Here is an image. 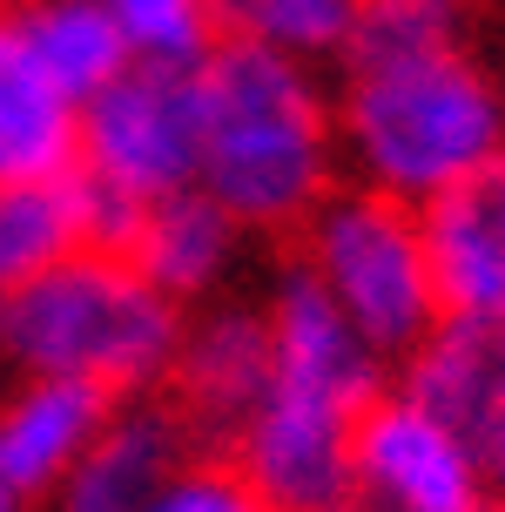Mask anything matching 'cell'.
<instances>
[{"mask_svg":"<svg viewBox=\"0 0 505 512\" xmlns=\"http://www.w3.org/2000/svg\"><path fill=\"white\" fill-rule=\"evenodd\" d=\"M263 324L270 378L223 438V459L277 512H337L351 499L357 418L384 391V358L297 263L263 290Z\"/></svg>","mask_w":505,"mask_h":512,"instance_id":"obj_1","label":"cell"},{"mask_svg":"<svg viewBox=\"0 0 505 512\" xmlns=\"http://www.w3.org/2000/svg\"><path fill=\"white\" fill-rule=\"evenodd\" d=\"M202 88V169L196 189L223 203L250 236L303 230L337 189V102L324 68L283 61L223 34L196 61Z\"/></svg>","mask_w":505,"mask_h":512,"instance_id":"obj_2","label":"cell"},{"mask_svg":"<svg viewBox=\"0 0 505 512\" xmlns=\"http://www.w3.org/2000/svg\"><path fill=\"white\" fill-rule=\"evenodd\" d=\"M337 68V162L351 182L425 209L505 162V81L472 48L344 54Z\"/></svg>","mask_w":505,"mask_h":512,"instance_id":"obj_3","label":"cell"},{"mask_svg":"<svg viewBox=\"0 0 505 512\" xmlns=\"http://www.w3.org/2000/svg\"><path fill=\"white\" fill-rule=\"evenodd\" d=\"M182 317L189 310L162 297L122 243H81L75 256L0 297V371L75 378L128 405L169 384Z\"/></svg>","mask_w":505,"mask_h":512,"instance_id":"obj_4","label":"cell"},{"mask_svg":"<svg viewBox=\"0 0 505 512\" xmlns=\"http://www.w3.org/2000/svg\"><path fill=\"white\" fill-rule=\"evenodd\" d=\"M297 270L324 290L337 317L351 324L384 364L404 358L418 337L445 317L431 277L425 223L418 209L378 189H330L297 230Z\"/></svg>","mask_w":505,"mask_h":512,"instance_id":"obj_5","label":"cell"},{"mask_svg":"<svg viewBox=\"0 0 505 512\" xmlns=\"http://www.w3.org/2000/svg\"><path fill=\"white\" fill-rule=\"evenodd\" d=\"M196 169H202L196 68L128 61L101 95L81 102L75 176L101 216V243H122V230L149 203L196 189Z\"/></svg>","mask_w":505,"mask_h":512,"instance_id":"obj_6","label":"cell"},{"mask_svg":"<svg viewBox=\"0 0 505 512\" xmlns=\"http://www.w3.org/2000/svg\"><path fill=\"white\" fill-rule=\"evenodd\" d=\"M351 492L384 512H492V472L452 418L418 405L411 391H378L357 418Z\"/></svg>","mask_w":505,"mask_h":512,"instance_id":"obj_7","label":"cell"},{"mask_svg":"<svg viewBox=\"0 0 505 512\" xmlns=\"http://www.w3.org/2000/svg\"><path fill=\"white\" fill-rule=\"evenodd\" d=\"M263 378H270L263 304L216 297V304L182 317V344H176V364H169V391H176L182 425H202V432L229 438L236 418L256 405Z\"/></svg>","mask_w":505,"mask_h":512,"instance_id":"obj_8","label":"cell"},{"mask_svg":"<svg viewBox=\"0 0 505 512\" xmlns=\"http://www.w3.org/2000/svg\"><path fill=\"white\" fill-rule=\"evenodd\" d=\"M122 250L135 256V270H142L162 297H176L182 310H202V304H216V297L236 290L250 230H243L223 203H209L202 189H176V196L149 203L128 223Z\"/></svg>","mask_w":505,"mask_h":512,"instance_id":"obj_9","label":"cell"},{"mask_svg":"<svg viewBox=\"0 0 505 512\" xmlns=\"http://www.w3.org/2000/svg\"><path fill=\"white\" fill-rule=\"evenodd\" d=\"M115 398H101L75 378H7L0 391V486L21 506H41L68 465L88 452L108 425Z\"/></svg>","mask_w":505,"mask_h":512,"instance_id":"obj_10","label":"cell"},{"mask_svg":"<svg viewBox=\"0 0 505 512\" xmlns=\"http://www.w3.org/2000/svg\"><path fill=\"white\" fill-rule=\"evenodd\" d=\"M81 102L27 41L14 0H0V182L75 176Z\"/></svg>","mask_w":505,"mask_h":512,"instance_id":"obj_11","label":"cell"},{"mask_svg":"<svg viewBox=\"0 0 505 512\" xmlns=\"http://www.w3.org/2000/svg\"><path fill=\"white\" fill-rule=\"evenodd\" d=\"M445 317H505V162L418 209Z\"/></svg>","mask_w":505,"mask_h":512,"instance_id":"obj_12","label":"cell"},{"mask_svg":"<svg viewBox=\"0 0 505 512\" xmlns=\"http://www.w3.org/2000/svg\"><path fill=\"white\" fill-rule=\"evenodd\" d=\"M176 459H182V418L149 405V398H128L108 411L101 438L68 465V479L41 499V512H142Z\"/></svg>","mask_w":505,"mask_h":512,"instance_id":"obj_13","label":"cell"},{"mask_svg":"<svg viewBox=\"0 0 505 512\" xmlns=\"http://www.w3.org/2000/svg\"><path fill=\"white\" fill-rule=\"evenodd\" d=\"M404 391L479 445L505 411V317H438L404 351Z\"/></svg>","mask_w":505,"mask_h":512,"instance_id":"obj_14","label":"cell"},{"mask_svg":"<svg viewBox=\"0 0 505 512\" xmlns=\"http://www.w3.org/2000/svg\"><path fill=\"white\" fill-rule=\"evenodd\" d=\"M81 243H101V216L81 176L0 182V297L75 256Z\"/></svg>","mask_w":505,"mask_h":512,"instance_id":"obj_15","label":"cell"},{"mask_svg":"<svg viewBox=\"0 0 505 512\" xmlns=\"http://www.w3.org/2000/svg\"><path fill=\"white\" fill-rule=\"evenodd\" d=\"M14 14H21L27 41L41 48V61L61 75V88H68L75 102L101 95V88L135 61L128 41H122V27L108 21L101 0H14Z\"/></svg>","mask_w":505,"mask_h":512,"instance_id":"obj_16","label":"cell"},{"mask_svg":"<svg viewBox=\"0 0 505 512\" xmlns=\"http://www.w3.org/2000/svg\"><path fill=\"white\" fill-rule=\"evenodd\" d=\"M357 7L364 0H223V34L303 68H337L351 54Z\"/></svg>","mask_w":505,"mask_h":512,"instance_id":"obj_17","label":"cell"},{"mask_svg":"<svg viewBox=\"0 0 505 512\" xmlns=\"http://www.w3.org/2000/svg\"><path fill=\"white\" fill-rule=\"evenodd\" d=\"M135 61L196 68L223 41V0H101Z\"/></svg>","mask_w":505,"mask_h":512,"instance_id":"obj_18","label":"cell"},{"mask_svg":"<svg viewBox=\"0 0 505 512\" xmlns=\"http://www.w3.org/2000/svg\"><path fill=\"white\" fill-rule=\"evenodd\" d=\"M465 0H364L357 7L351 54H431L465 48Z\"/></svg>","mask_w":505,"mask_h":512,"instance_id":"obj_19","label":"cell"},{"mask_svg":"<svg viewBox=\"0 0 505 512\" xmlns=\"http://www.w3.org/2000/svg\"><path fill=\"white\" fill-rule=\"evenodd\" d=\"M142 512H277V506H270L229 459H196V452H182V459L169 465V479L149 492Z\"/></svg>","mask_w":505,"mask_h":512,"instance_id":"obj_20","label":"cell"},{"mask_svg":"<svg viewBox=\"0 0 505 512\" xmlns=\"http://www.w3.org/2000/svg\"><path fill=\"white\" fill-rule=\"evenodd\" d=\"M479 459H485V472H492V492L505 499V411L479 432Z\"/></svg>","mask_w":505,"mask_h":512,"instance_id":"obj_21","label":"cell"},{"mask_svg":"<svg viewBox=\"0 0 505 512\" xmlns=\"http://www.w3.org/2000/svg\"><path fill=\"white\" fill-rule=\"evenodd\" d=\"M337 512H384V506H371V499H357V492H351V499H344Z\"/></svg>","mask_w":505,"mask_h":512,"instance_id":"obj_22","label":"cell"},{"mask_svg":"<svg viewBox=\"0 0 505 512\" xmlns=\"http://www.w3.org/2000/svg\"><path fill=\"white\" fill-rule=\"evenodd\" d=\"M0 512H27V506H21V499H14L7 486H0Z\"/></svg>","mask_w":505,"mask_h":512,"instance_id":"obj_23","label":"cell"}]
</instances>
